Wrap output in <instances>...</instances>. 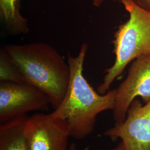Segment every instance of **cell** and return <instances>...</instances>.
<instances>
[{
    "label": "cell",
    "mask_w": 150,
    "mask_h": 150,
    "mask_svg": "<svg viewBox=\"0 0 150 150\" xmlns=\"http://www.w3.org/2000/svg\"><path fill=\"white\" fill-rule=\"evenodd\" d=\"M27 115L1 123L0 150H30L25 134Z\"/></svg>",
    "instance_id": "cell-8"
},
{
    "label": "cell",
    "mask_w": 150,
    "mask_h": 150,
    "mask_svg": "<svg viewBox=\"0 0 150 150\" xmlns=\"http://www.w3.org/2000/svg\"><path fill=\"white\" fill-rule=\"evenodd\" d=\"M105 1L106 0H92V2H93V5L96 7H99L102 4V3L103 2H105ZM112 1H121V0H112Z\"/></svg>",
    "instance_id": "cell-11"
},
{
    "label": "cell",
    "mask_w": 150,
    "mask_h": 150,
    "mask_svg": "<svg viewBox=\"0 0 150 150\" xmlns=\"http://www.w3.org/2000/svg\"><path fill=\"white\" fill-rule=\"evenodd\" d=\"M129 14V19L118 26L113 41L115 54L113 64L106 70L98 92L105 94L114 81L119 77L134 59L150 55V12L134 0H121Z\"/></svg>",
    "instance_id": "cell-3"
},
{
    "label": "cell",
    "mask_w": 150,
    "mask_h": 150,
    "mask_svg": "<svg viewBox=\"0 0 150 150\" xmlns=\"http://www.w3.org/2000/svg\"><path fill=\"white\" fill-rule=\"evenodd\" d=\"M25 134L30 150H68L70 136L67 122L51 113L28 117Z\"/></svg>",
    "instance_id": "cell-5"
},
{
    "label": "cell",
    "mask_w": 150,
    "mask_h": 150,
    "mask_svg": "<svg viewBox=\"0 0 150 150\" xmlns=\"http://www.w3.org/2000/svg\"><path fill=\"white\" fill-rule=\"evenodd\" d=\"M125 150L124 145L122 142H121L118 145H117L115 148L111 150Z\"/></svg>",
    "instance_id": "cell-13"
},
{
    "label": "cell",
    "mask_w": 150,
    "mask_h": 150,
    "mask_svg": "<svg viewBox=\"0 0 150 150\" xmlns=\"http://www.w3.org/2000/svg\"><path fill=\"white\" fill-rule=\"evenodd\" d=\"M136 4L145 9L146 11L150 12V0H134Z\"/></svg>",
    "instance_id": "cell-10"
},
{
    "label": "cell",
    "mask_w": 150,
    "mask_h": 150,
    "mask_svg": "<svg viewBox=\"0 0 150 150\" xmlns=\"http://www.w3.org/2000/svg\"><path fill=\"white\" fill-rule=\"evenodd\" d=\"M0 80L25 83L15 65L6 56L3 48L0 52Z\"/></svg>",
    "instance_id": "cell-9"
},
{
    "label": "cell",
    "mask_w": 150,
    "mask_h": 150,
    "mask_svg": "<svg viewBox=\"0 0 150 150\" xmlns=\"http://www.w3.org/2000/svg\"><path fill=\"white\" fill-rule=\"evenodd\" d=\"M87 48V44L83 43L76 56L68 54L70 69L68 89L62 101L51 112L54 116L67 122L70 136L77 139H85L91 134L98 115L113 110L116 105V89L100 94L84 77L83 66Z\"/></svg>",
    "instance_id": "cell-1"
},
{
    "label": "cell",
    "mask_w": 150,
    "mask_h": 150,
    "mask_svg": "<svg viewBox=\"0 0 150 150\" xmlns=\"http://www.w3.org/2000/svg\"><path fill=\"white\" fill-rule=\"evenodd\" d=\"M103 134L120 139L125 150H150V101L143 105L134 100L123 122L116 123Z\"/></svg>",
    "instance_id": "cell-7"
},
{
    "label": "cell",
    "mask_w": 150,
    "mask_h": 150,
    "mask_svg": "<svg viewBox=\"0 0 150 150\" xmlns=\"http://www.w3.org/2000/svg\"><path fill=\"white\" fill-rule=\"evenodd\" d=\"M25 83L42 91L54 109L66 94L70 69L57 51L48 43L9 45L3 48Z\"/></svg>",
    "instance_id": "cell-2"
},
{
    "label": "cell",
    "mask_w": 150,
    "mask_h": 150,
    "mask_svg": "<svg viewBox=\"0 0 150 150\" xmlns=\"http://www.w3.org/2000/svg\"><path fill=\"white\" fill-rule=\"evenodd\" d=\"M141 97L145 103L150 101V55L134 59L126 79L116 89L113 116L116 123L125 120L132 101Z\"/></svg>",
    "instance_id": "cell-6"
},
{
    "label": "cell",
    "mask_w": 150,
    "mask_h": 150,
    "mask_svg": "<svg viewBox=\"0 0 150 150\" xmlns=\"http://www.w3.org/2000/svg\"><path fill=\"white\" fill-rule=\"evenodd\" d=\"M89 150V147H85L84 149H81V150H77V148H76V145L74 143H72L71 144H70L69 145V149L68 150Z\"/></svg>",
    "instance_id": "cell-12"
},
{
    "label": "cell",
    "mask_w": 150,
    "mask_h": 150,
    "mask_svg": "<svg viewBox=\"0 0 150 150\" xmlns=\"http://www.w3.org/2000/svg\"><path fill=\"white\" fill-rule=\"evenodd\" d=\"M47 95L27 83L10 81L0 83V122L4 123L33 111H47Z\"/></svg>",
    "instance_id": "cell-4"
}]
</instances>
